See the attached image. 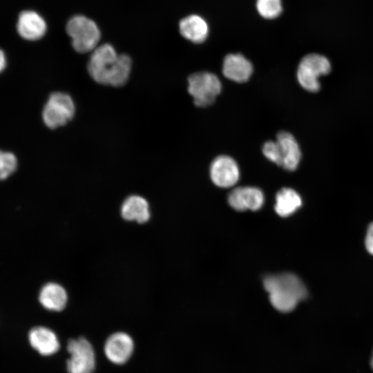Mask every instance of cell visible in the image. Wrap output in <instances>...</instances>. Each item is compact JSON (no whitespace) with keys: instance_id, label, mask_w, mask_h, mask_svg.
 <instances>
[{"instance_id":"obj_9","label":"cell","mask_w":373,"mask_h":373,"mask_svg":"<svg viewBox=\"0 0 373 373\" xmlns=\"http://www.w3.org/2000/svg\"><path fill=\"white\" fill-rule=\"evenodd\" d=\"M134 349L132 338L125 332L112 334L104 344V354L113 363L122 365L131 356Z\"/></svg>"},{"instance_id":"obj_17","label":"cell","mask_w":373,"mask_h":373,"mask_svg":"<svg viewBox=\"0 0 373 373\" xmlns=\"http://www.w3.org/2000/svg\"><path fill=\"white\" fill-rule=\"evenodd\" d=\"M121 214L123 218L126 220H135L139 223H144L150 218L149 204L141 196L131 195L123 202Z\"/></svg>"},{"instance_id":"obj_19","label":"cell","mask_w":373,"mask_h":373,"mask_svg":"<svg viewBox=\"0 0 373 373\" xmlns=\"http://www.w3.org/2000/svg\"><path fill=\"white\" fill-rule=\"evenodd\" d=\"M256 7L259 14L266 19H274L282 12L281 0H257Z\"/></svg>"},{"instance_id":"obj_18","label":"cell","mask_w":373,"mask_h":373,"mask_svg":"<svg viewBox=\"0 0 373 373\" xmlns=\"http://www.w3.org/2000/svg\"><path fill=\"white\" fill-rule=\"evenodd\" d=\"M302 205L300 195L294 189L283 188L276 195L274 207L276 213L281 217H287L295 213Z\"/></svg>"},{"instance_id":"obj_15","label":"cell","mask_w":373,"mask_h":373,"mask_svg":"<svg viewBox=\"0 0 373 373\" xmlns=\"http://www.w3.org/2000/svg\"><path fill=\"white\" fill-rule=\"evenodd\" d=\"M181 35L186 39L196 44L205 41L209 27L201 17L192 15L182 19L179 25Z\"/></svg>"},{"instance_id":"obj_20","label":"cell","mask_w":373,"mask_h":373,"mask_svg":"<svg viewBox=\"0 0 373 373\" xmlns=\"http://www.w3.org/2000/svg\"><path fill=\"white\" fill-rule=\"evenodd\" d=\"M17 166V160L13 153L0 151V180L8 178L15 172Z\"/></svg>"},{"instance_id":"obj_5","label":"cell","mask_w":373,"mask_h":373,"mask_svg":"<svg viewBox=\"0 0 373 373\" xmlns=\"http://www.w3.org/2000/svg\"><path fill=\"white\" fill-rule=\"evenodd\" d=\"M331 64L324 56L312 53L300 60L296 73L300 85L309 92H317L321 87L318 77L330 72Z\"/></svg>"},{"instance_id":"obj_7","label":"cell","mask_w":373,"mask_h":373,"mask_svg":"<svg viewBox=\"0 0 373 373\" xmlns=\"http://www.w3.org/2000/svg\"><path fill=\"white\" fill-rule=\"evenodd\" d=\"M66 361L68 373H93L95 368V354L90 343L83 337L68 341Z\"/></svg>"},{"instance_id":"obj_23","label":"cell","mask_w":373,"mask_h":373,"mask_svg":"<svg viewBox=\"0 0 373 373\" xmlns=\"http://www.w3.org/2000/svg\"><path fill=\"white\" fill-rule=\"evenodd\" d=\"M6 59L4 52L0 50V73L5 68Z\"/></svg>"},{"instance_id":"obj_24","label":"cell","mask_w":373,"mask_h":373,"mask_svg":"<svg viewBox=\"0 0 373 373\" xmlns=\"http://www.w3.org/2000/svg\"><path fill=\"white\" fill-rule=\"evenodd\" d=\"M370 366H371L372 369L373 370V351H372V354L371 358H370Z\"/></svg>"},{"instance_id":"obj_4","label":"cell","mask_w":373,"mask_h":373,"mask_svg":"<svg viewBox=\"0 0 373 373\" xmlns=\"http://www.w3.org/2000/svg\"><path fill=\"white\" fill-rule=\"evenodd\" d=\"M222 90L219 78L209 72H198L188 78V91L199 107L212 104Z\"/></svg>"},{"instance_id":"obj_13","label":"cell","mask_w":373,"mask_h":373,"mask_svg":"<svg viewBox=\"0 0 373 373\" xmlns=\"http://www.w3.org/2000/svg\"><path fill=\"white\" fill-rule=\"evenodd\" d=\"M30 345L41 355L50 356L59 349V342L55 333L49 328L39 326L32 328L28 334Z\"/></svg>"},{"instance_id":"obj_11","label":"cell","mask_w":373,"mask_h":373,"mask_svg":"<svg viewBox=\"0 0 373 373\" xmlns=\"http://www.w3.org/2000/svg\"><path fill=\"white\" fill-rule=\"evenodd\" d=\"M252 73V64L242 55L229 54L224 57L222 73L227 79L243 83L249 80Z\"/></svg>"},{"instance_id":"obj_12","label":"cell","mask_w":373,"mask_h":373,"mask_svg":"<svg viewBox=\"0 0 373 373\" xmlns=\"http://www.w3.org/2000/svg\"><path fill=\"white\" fill-rule=\"evenodd\" d=\"M280 155L281 166L287 171L297 169L301 158L299 145L294 137L286 131H280L276 137Z\"/></svg>"},{"instance_id":"obj_21","label":"cell","mask_w":373,"mask_h":373,"mask_svg":"<svg viewBox=\"0 0 373 373\" xmlns=\"http://www.w3.org/2000/svg\"><path fill=\"white\" fill-rule=\"evenodd\" d=\"M262 153L269 160L278 166H281L280 151L276 140L266 142L262 146Z\"/></svg>"},{"instance_id":"obj_2","label":"cell","mask_w":373,"mask_h":373,"mask_svg":"<svg viewBox=\"0 0 373 373\" xmlns=\"http://www.w3.org/2000/svg\"><path fill=\"white\" fill-rule=\"evenodd\" d=\"M263 285L269 293L271 304L281 312L294 310L298 303L307 296L305 285L293 274L267 276L264 278Z\"/></svg>"},{"instance_id":"obj_16","label":"cell","mask_w":373,"mask_h":373,"mask_svg":"<svg viewBox=\"0 0 373 373\" xmlns=\"http://www.w3.org/2000/svg\"><path fill=\"white\" fill-rule=\"evenodd\" d=\"M67 300V293L64 288L52 283L45 285L39 295L41 305L50 311H61L65 307Z\"/></svg>"},{"instance_id":"obj_1","label":"cell","mask_w":373,"mask_h":373,"mask_svg":"<svg viewBox=\"0 0 373 373\" xmlns=\"http://www.w3.org/2000/svg\"><path fill=\"white\" fill-rule=\"evenodd\" d=\"M131 69V59L126 55H117L108 44L96 47L90 57L88 70L97 83L121 86L128 80Z\"/></svg>"},{"instance_id":"obj_22","label":"cell","mask_w":373,"mask_h":373,"mask_svg":"<svg viewBox=\"0 0 373 373\" xmlns=\"http://www.w3.org/2000/svg\"><path fill=\"white\" fill-rule=\"evenodd\" d=\"M365 244L367 251L373 255V222L368 226Z\"/></svg>"},{"instance_id":"obj_3","label":"cell","mask_w":373,"mask_h":373,"mask_svg":"<svg viewBox=\"0 0 373 373\" xmlns=\"http://www.w3.org/2000/svg\"><path fill=\"white\" fill-rule=\"evenodd\" d=\"M66 32L71 38L73 48L80 53L93 51L100 39V31L97 24L82 15L75 16L68 21Z\"/></svg>"},{"instance_id":"obj_8","label":"cell","mask_w":373,"mask_h":373,"mask_svg":"<svg viewBox=\"0 0 373 373\" xmlns=\"http://www.w3.org/2000/svg\"><path fill=\"white\" fill-rule=\"evenodd\" d=\"M209 171L212 182L222 188L234 186L240 178V170L237 162L228 155L216 157L211 164Z\"/></svg>"},{"instance_id":"obj_10","label":"cell","mask_w":373,"mask_h":373,"mask_svg":"<svg viewBox=\"0 0 373 373\" xmlns=\"http://www.w3.org/2000/svg\"><path fill=\"white\" fill-rule=\"evenodd\" d=\"M264 195L256 187L242 186L232 190L228 196L229 205L236 211H257L264 203Z\"/></svg>"},{"instance_id":"obj_6","label":"cell","mask_w":373,"mask_h":373,"mask_svg":"<svg viewBox=\"0 0 373 373\" xmlns=\"http://www.w3.org/2000/svg\"><path fill=\"white\" fill-rule=\"evenodd\" d=\"M75 104L68 94L56 92L49 97L42 111L44 124L50 128L65 125L75 114Z\"/></svg>"},{"instance_id":"obj_14","label":"cell","mask_w":373,"mask_h":373,"mask_svg":"<svg viewBox=\"0 0 373 373\" xmlns=\"http://www.w3.org/2000/svg\"><path fill=\"white\" fill-rule=\"evenodd\" d=\"M17 27L20 36L27 40L39 39L46 31V23L44 19L30 10L20 14Z\"/></svg>"}]
</instances>
